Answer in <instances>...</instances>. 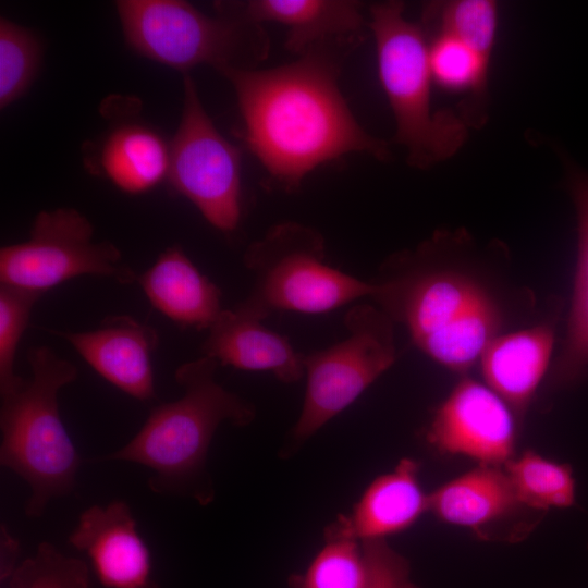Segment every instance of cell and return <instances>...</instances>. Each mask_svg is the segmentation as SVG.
<instances>
[{
	"mask_svg": "<svg viewBox=\"0 0 588 588\" xmlns=\"http://www.w3.org/2000/svg\"><path fill=\"white\" fill-rule=\"evenodd\" d=\"M350 49L323 46L273 68L218 71L234 89L247 148L284 191H295L310 172L345 155L380 160L389 155L387 143L359 124L339 87Z\"/></svg>",
	"mask_w": 588,
	"mask_h": 588,
	"instance_id": "cell-1",
	"label": "cell"
},
{
	"mask_svg": "<svg viewBox=\"0 0 588 588\" xmlns=\"http://www.w3.org/2000/svg\"><path fill=\"white\" fill-rule=\"evenodd\" d=\"M218 366L205 355L182 364L175 371L182 396L155 406L125 445L95 460L140 464L154 471L148 480L154 493L207 503L212 490L205 464L216 430L224 421L247 426L256 414L253 405L217 381Z\"/></svg>",
	"mask_w": 588,
	"mask_h": 588,
	"instance_id": "cell-2",
	"label": "cell"
},
{
	"mask_svg": "<svg viewBox=\"0 0 588 588\" xmlns=\"http://www.w3.org/2000/svg\"><path fill=\"white\" fill-rule=\"evenodd\" d=\"M27 362L29 378L1 396L0 463L27 482L25 514L37 518L51 500L76 487L81 457L61 419L58 395L78 370L45 345L29 348Z\"/></svg>",
	"mask_w": 588,
	"mask_h": 588,
	"instance_id": "cell-3",
	"label": "cell"
},
{
	"mask_svg": "<svg viewBox=\"0 0 588 588\" xmlns=\"http://www.w3.org/2000/svg\"><path fill=\"white\" fill-rule=\"evenodd\" d=\"M369 17L379 81L395 120V142L420 169L451 157L465 142L467 125L451 110H432L426 29L405 19L400 1L371 4Z\"/></svg>",
	"mask_w": 588,
	"mask_h": 588,
	"instance_id": "cell-4",
	"label": "cell"
},
{
	"mask_svg": "<svg viewBox=\"0 0 588 588\" xmlns=\"http://www.w3.org/2000/svg\"><path fill=\"white\" fill-rule=\"evenodd\" d=\"M253 286L235 311L262 321L274 311L323 314L364 297L376 285L327 262L317 230L293 221L272 225L243 256Z\"/></svg>",
	"mask_w": 588,
	"mask_h": 588,
	"instance_id": "cell-5",
	"label": "cell"
},
{
	"mask_svg": "<svg viewBox=\"0 0 588 588\" xmlns=\"http://www.w3.org/2000/svg\"><path fill=\"white\" fill-rule=\"evenodd\" d=\"M117 10L128 46L182 72L201 64L253 69L269 52L262 25L222 12L212 17L185 1L121 0Z\"/></svg>",
	"mask_w": 588,
	"mask_h": 588,
	"instance_id": "cell-6",
	"label": "cell"
},
{
	"mask_svg": "<svg viewBox=\"0 0 588 588\" xmlns=\"http://www.w3.org/2000/svg\"><path fill=\"white\" fill-rule=\"evenodd\" d=\"M392 321L381 308L355 304L345 314L343 340L304 354L306 391L292 431L295 442L315 434L394 364Z\"/></svg>",
	"mask_w": 588,
	"mask_h": 588,
	"instance_id": "cell-7",
	"label": "cell"
},
{
	"mask_svg": "<svg viewBox=\"0 0 588 588\" xmlns=\"http://www.w3.org/2000/svg\"><path fill=\"white\" fill-rule=\"evenodd\" d=\"M102 277L131 284L138 275L110 242L94 240L89 220L74 208L40 211L29 237L0 249V283L45 293L68 280Z\"/></svg>",
	"mask_w": 588,
	"mask_h": 588,
	"instance_id": "cell-8",
	"label": "cell"
},
{
	"mask_svg": "<svg viewBox=\"0 0 588 588\" xmlns=\"http://www.w3.org/2000/svg\"><path fill=\"white\" fill-rule=\"evenodd\" d=\"M183 86V112L169 146L167 177L212 226L233 232L242 216V154L217 130L187 74Z\"/></svg>",
	"mask_w": 588,
	"mask_h": 588,
	"instance_id": "cell-9",
	"label": "cell"
},
{
	"mask_svg": "<svg viewBox=\"0 0 588 588\" xmlns=\"http://www.w3.org/2000/svg\"><path fill=\"white\" fill-rule=\"evenodd\" d=\"M427 438L440 452L503 466L513 458L515 422L495 392L465 378L436 412Z\"/></svg>",
	"mask_w": 588,
	"mask_h": 588,
	"instance_id": "cell-10",
	"label": "cell"
},
{
	"mask_svg": "<svg viewBox=\"0 0 588 588\" xmlns=\"http://www.w3.org/2000/svg\"><path fill=\"white\" fill-rule=\"evenodd\" d=\"M68 540L89 558L103 587L159 588L152 577L151 553L126 502L89 506Z\"/></svg>",
	"mask_w": 588,
	"mask_h": 588,
	"instance_id": "cell-11",
	"label": "cell"
},
{
	"mask_svg": "<svg viewBox=\"0 0 588 588\" xmlns=\"http://www.w3.org/2000/svg\"><path fill=\"white\" fill-rule=\"evenodd\" d=\"M65 340L105 380L142 402L156 397L152 355L157 330L130 316H110L90 331L48 329Z\"/></svg>",
	"mask_w": 588,
	"mask_h": 588,
	"instance_id": "cell-12",
	"label": "cell"
},
{
	"mask_svg": "<svg viewBox=\"0 0 588 588\" xmlns=\"http://www.w3.org/2000/svg\"><path fill=\"white\" fill-rule=\"evenodd\" d=\"M218 12L286 29L285 47L301 56L323 46L353 48L368 23L353 0H249L216 4Z\"/></svg>",
	"mask_w": 588,
	"mask_h": 588,
	"instance_id": "cell-13",
	"label": "cell"
},
{
	"mask_svg": "<svg viewBox=\"0 0 588 588\" xmlns=\"http://www.w3.org/2000/svg\"><path fill=\"white\" fill-rule=\"evenodd\" d=\"M418 470L414 460L404 458L392 471L377 477L352 512L328 527L327 540L384 539L411 527L429 511V494L421 489Z\"/></svg>",
	"mask_w": 588,
	"mask_h": 588,
	"instance_id": "cell-14",
	"label": "cell"
},
{
	"mask_svg": "<svg viewBox=\"0 0 588 588\" xmlns=\"http://www.w3.org/2000/svg\"><path fill=\"white\" fill-rule=\"evenodd\" d=\"M201 351L219 365L270 372L284 383L297 382L305 375L304 354L285 336L234 309H223L208 329Z\"/></svg>",
	"mask_w": 588,
	"mask_h": 588,
	"instance_id": "cell-15",
	"label": "cell"
},
{
	"mask_svg": "<svg viewBox=\"0 0 588 588\" xmlns=\"http://www.w3.org/2000/svg\"><path fill=\"white\" fill-rule=\"evenodd\" d=\"M137 282L150 304L180 327L208 330L223 311L218 286L179 246L161 253Z\"/></svg>",
	"mask_w": 588,
	"mask_h": 588,
	"instance_id": "cell-16",
	"label": "cell"
},
{
	"mask_svg": "<svg viewBox=\"0 0 588 588\" xmlns=\"http://www.w3.org/2000/svg\"><path fill=\"white\" fill-rule=\"evenodd\" d=\"M429 511L441 520L487 535L502 522L531 511L518 500L504 466L480 465L429 494Z\"/></svg>",
	"mask_w": 588,
	"mask_h": 588,
	"instance_id": "cell-17",
	"label": "cell"
},
{
	"mask_svg": "<svg viewBox=\"0 0 588 588\" xmlns=\"http://www.w3.org/2000/svg\"><path fill=\"white\" fill-rule=\"evenodd\" d=\"M553 343L552 328L541 324L495 336L480 357L488 387L519 418L547 370Z\"/></svg>",
	"mask_w": 588,
	"mask_h": 588,
	"instance_id": "cell-18",
	"label": "cell"
},
{
	"mask_svg": "<svg viewBox=\"0 0 588 588\" xmlns=\"http://www.w3.org/2000/svg\"><path fill=\"white\" fill-rule=\"evenodd\" d=\"M170 149L151 130L127 125L107 139L101 163L108 177L122 191L139 194L168 176Z\"/></svg>",
	"mask_w": 588,
	"mask_h": 588,
	"instance_id": "cell-19",
	"label": "cell"
},
{
	"mask_svg": "<svg viewBox=\"0 0 588 588\" xmlns=\"http://www.w3.org/2000/svg\"><path fill=\"white\" fill-rule=\"evenodd\" d=\"M571 189L578 215V261L568 332L553 381H574L588 365V175L573 173Z\"/></svg>",
	"mask_w": 588,
	"mask_h": 588,
	"instance_id": "cell-20",
	"label": "cell"
},
{
	"mask_svg": "<svg viewBox=\"0 0 588 588\" xmlns=\"http://www.w3.org/2000/svg\"><path fill=\"white\" fill-rule=\"evenodd\" d=\"M501 327L500 310L487 293L450 326L418 347L439 364L465 372L481 357Z\"/></svg>",
	"mask_w": 588,
	"mask_h": 588,
	"instance_id": "cell-21",
	"label": "cell"
},
{
	"mask_svg": "<svg viewBox=\"0 0 588 588\" xmlns=\"http://www.w3.org/2000/svg\"><path fill=\"white\" fill-rule=\"evenodd\" d=\"M503 466L518 500L527 509L547 511L575 504L576 483L569 465L526 451Z\"/></svg>",
	"mask_w": 588,
	"mask_h": 588,
	"instance_id": "cell-22",
	"label": "cell"
},
{
	"mask_svg": "<svg viewBox=\"0 0 588 588\" xmlns=\"http://www.w3.org/2000/svg\"><path fill=\"white\" fill-rule=\"evenodd\" d=\"M433 84L453 94L482 99L487 93L489 60L455 36L436 30L428 40Z\"/></svg>",
	"mask_w": 588,
	"mask_h": 588,
	"instance_id": "cell-23",
	"label": "cell"
},
{
	"mask_svg": "<svg viewBox=\"0 0 588 588\" xmlns=\"http://www.w3.org/2000/svg\"><path fill=\"white\" fill-rule=\"evenodd\" d=\"M499 23V7L492 0H452L427 4L422 24L455 36L490 59Z\"/></svg>",
	"mask_w": 588,
	"mask_h": 588,
	"instance_id": "cell-24",
	"label": "cell"
},
{
	"mask_svg": "<svg viewBox=\"0 0 588 588\" xmlns=\"http://www.w3.org/2000/svg\"><path fill=\"white\" fill-rule=\"evenodd\" d=\"M40 46L35 35L7 19L0 21V107L17 100L37 72Z\"/></svg>",
	"mask_w": 588,
	"mask_h": 588,
	"instance_id": "cell-25",
	"label": "cell"
},
{
	"mask_svg": "<svg viewBox=\"0 0 588 588\" xmlns=\"http://www.w3.org/2000/svg\"><path fill=\"white\" fill-rule=\"evenodd\" d=\"M366 579L362 546L356 540L330 539L292 584L294 588H365Z\"/></svg>",
	"mask_w": 588,
	"mask_h": 588,
	"instance_id": "cell-26",
	"label": "cell"
},
{
	"mask_svg": "<svg viewBox=\"0 0 588 588\" xmlns=\"http://www.w3.org/2000/svg\"><path fill=\"white\" fill-rule=\"evenodd\" d=\"M9 578L10 588H90L87 564L64 555L49 542H41Z\"/></svg>",
	"mask_w": 588,
	"mask_h": 588,
	"instance_id": "cell-27",
	"label": "cell"
},
{
	"mask_svg": "<svg viewBox=\"0 0 588 588\" xmlns=\"http://www.w3.org/2000/svg\"><path fill=\"white\" fill-rule=\"evenodd\" d=\"M41 293L0 284V395L13 391L23 378L15 372V356Z\"/></svg>",
	"mask_w": 588,
	"mask_h": 588,
	"instance_id": "cell-28",
	"label": "cell"
},
{
	"mask_svg": "<svg viewBox=\"0 0 588 588\" xmlns=\"http://www.w3.org/2000/svg\"><path fill=\"white\" fill-rule=\"evenodd\" d=\"M362 550L367 569L365 588H418L411 579L407 559L385 539L362 541Z\"/></svg>",
	"mask_w": 588,
	"mask_h": 588,
	"instance_id": "cell-29",
	"label": "cell"
},
{
	"mask_svg": "<svg viewBox=\"0 0 588 588\" xmlns=\"http://www.w3.org/2000/svg\"><path fill=\"white\" fill-rule=\"evenodd\" d=\"M19 551L17 541L9 534L5 526H1V578L10 577L15 569V560Z\"/></svg>",
	"mask_w": 588,
	"mask_h": 588,
	"instance_id": "cell-30",
	"label": "cell"
}]
</instances>
